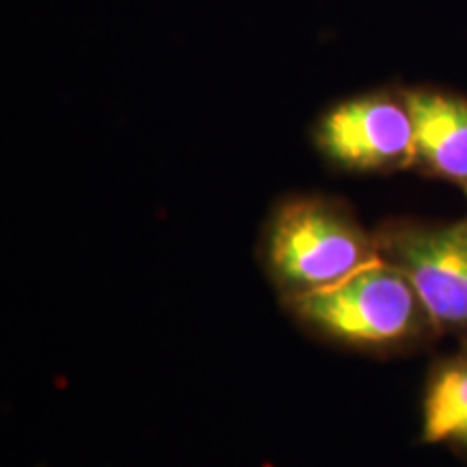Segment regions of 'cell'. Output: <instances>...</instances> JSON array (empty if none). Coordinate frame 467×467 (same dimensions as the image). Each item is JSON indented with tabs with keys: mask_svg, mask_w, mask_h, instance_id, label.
I'll return each mask as SVG.
<instances>
[{
	"mask_svg": "<svg viewBox=\"0 0 467 467\" xmlns=\"http://www.w3.org/2000/svg\"><path fill=\"white\" fill-rule=\"evenodd\" d=\"M260 254L284 303L340 284L381 258L375 232L329 195H296L277 203L262 234Z\"/></svg>",
	"mask_w": 467,
	"mask_h": 467,
	"instance_id": "obj_2",
	"label": "cell"
},
{
	"mask_svg": "<svg viewBox=\"0 0 467 467\" xmlns=\"http://www.w3.org/2000/svg\"><path fill=\"white\" fill-rule=\"evenodd\" d=\"M312 143L347 173H392L413 167L416 134L405 89H377L331 104L312 128Z\"/></svg>",
	"mask_w": 467,
	"mask_h": 467,
	"instance_id": "obj_4",
	"label": "cell"
},
{
	"mask_svg": "<svg viewBox=\"0 0 467 467\" xmlns=\"http://www.w3.org/2000/svg\"><path fill=\"white\" fill-rule=\"evenodd\" d=\"M422 440L467 454V347L431 366L422 396Z\"/></svg>",
	"mask_w": 467,
	"mask_h": 467,
	"instance_id": "obj_6",
	"label": "cell"
},
{
	"mask_svg": "<svg viewBox=\"0 0 467 467\" xmlns=\"http://www.w3.org/2000/svg\"><path fill=\"white\" fill-rule=\"evenodd\" d=\"M285 307L309 334L361 353H411L440 337L416 285L383 258Z\"/></svg>",
	"mask_w": 467,
	"mask_h": 467,
	"instance_id": "obj_1",
	"label": "cell"
},
{
	"mask_svg": "<svg viewBox=\"0 0 467 467\" xmlns=\"http://www.w3.org/2000/svg\"><path fill=\"white\" fill-rule=\"evenodd\" d=\"M379 255L416 285L440 336L467 347V219L388 221L375 232Z\"/></svg>",
	"mask_w": 467,
	"mask_h": 467,
	"instance_id": "obj_3",
	"label": "cell"
},
{
	"mask_svg": "<svg viewBox=\"0 0 467 467\" xmlns=\"http://www.w3.org/2000/svg\"><path fill=\"white\" fill-rule=\"evenodd\" d=\"M416 134V162L431 178L467 195V98L440 89H405Z\"/></svg>",
	"mask_w": 467,
	"mask_h": 467,
	"instance_id": "obj_5",
	"label": "cell"
}]
</instances>
